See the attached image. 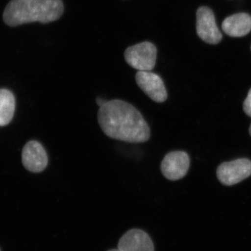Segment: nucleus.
Wrapping results in <instances>:
<instances>
[{"mask_svg":"<svg viewBox=\"0 0 251 251\" xmlns=\"http://www.w3.org/2000/svg\"><path fill=\"white\" fill-rule=\"evenodd\" d=\"M98 122L103 133L112 139L143 143L151 135L150 126L139 110L125 100H108L100 107Z\"/></svg>","mask_w":251,"mask_h":251,"instance_id":"1","label":"nucleus"},{"mask_svg":"<svg viewBox=\"0 0 251 251\" xmlns=\"http://www.w3.org/2000/svg\"><path fill=\"white\" fill-rule=\"evenodd\" d=\"M64 11L62 0H11L5 8L3 20L10 27L27 23L57 21Z\"/></svg>","mask_w":251,"mask_h":251,"instance_id":"2","label":"nucleus"},{"mask_svg":"<svg viewBox=\"0 0 251 251\" xmlns=\"http://www.w3.org/2000/svg\"><path fill=\"white\" fill-rule=\"evenodd\" d=\"M156 48L148 41L130 46L125 52L126 62L138 72H151L156 65Z\"/></svg>","mask_w":251,"mask_h":251,"instance_id":"3","label":"nucleus"},{"mask_svg":"<svg viewBox=\"0 0 251 251\" xmlns=\"http://www.w3.org/2000/svg\"><path fill=\"white\" fill-rule=\"evenodd\" d=\"M251 175V161L247 158H239L220 165L217 177L223 184L232 186L241 182Z\"/></svg>","mask_w":251,"mask_h":251,"instance_id":"4","label":"nucleus"},{"mask_svg":"<svg viewBox=\"0 0 251 251\" xmlns=\"http://www.w3.org/2000/svg\"><path fill=\"white\" fill-rule=\"evenodd\" d=\"M196 29L198 35L209 44H218L222 40V34L216 25L215 16L209 8L201 6L198 9Z\"/></svg>","mask_w":251,"mask_h":251,"instance_id":"5","label":"nucleus"},{"mask_svg":"<svg viewBox=\"0 0 251 251\" xmlns=\"http://www.w3.org/2000/svg\"><path fill=\"white\" fill-rule=\"evenodd\" d=\"M190 166L189 156L185 151H171L166 155L161 164L163 176L168 180L176 181L187 174Z\"/></svg>","mask_w":251,"mask_h":251,"instance_id":"6","label":"nucleus"},{"mask_svg":"<svg viewBox=\"0 0 251 251\" xmlns=\"http://www.w3.org/2000/svg\"><path fill=\"white\" fill-rule=\"evenodd\" d=\"M135 81L144 93L153 101L158 103L166 101L168 93L159 75L151 72H138L135 75Z\"/></svg>","mask_w":251,"mask_h":251,"instance_id":"7","label":"nucleus"},{"mask_svg":"<svg viewBox=\"0 0 251 251\" xmlns=\"http://www.w3.org/2000/svg\"><path fill=\"white\" fill-rule=\"evenodd\" d=\"M22 161L27 171L38 173L46 169L49 163V157L41 143L31 140L23 148Z\"/></svg>","mask_w":251,"mask_h":251,"instance_id":"8","label":"nucleus"},{"mask_svg":"<svg viewBox=\"0 0 251 251\" xmlns=\"http://www.w3.org/2000/svg\"><path fill=\"white\" fill-rule=\"evenodd\" d=\"M117 249L121 251H154L151 238L141 229H133L120 239Z\"/></svg>","mask_w":251,"mask_h":251,"instance_id":"9","label":"nucleus"},{"mask_svg":"<svg viewBox=\"0 0 251 251\" xmlns=\"http://www.w3.org/2000/svg\"><path fill=\"white\" fill-rule=\"evenodd\" d=\"M222 29L232 37H242L251 31V16L245 13L232 15L224 20Z\"/></svg>","mask_w":251,"mask_h":251,"instance_id":"10","label":"nucleus"},{"mask_svg":"<svg viewBox=\"0 0 251 251\" xmlns=\"http://www.w3.org/2000/svg\"><path fill=\"white\" fill-rule=\"evenodd\" d=\"M16 99L9 90H0V126L9 125L14 117Z\"/></svg>","mask_w":251,"mask_h":251,"instance_id":"11","label":"nucleus"},{"mask_svg":"<svg viewBox=\"0 0 251 251\" xmlns=\"http://www.w3.org/2000/svg\"><path fill=\"white\" fill-rule=\"evenodd\" d=\"M244 110L248 116L251 117V89L248 94L247 98L244 100Z\"/></svg>","mask_w":251,"mask_h":251,"instance_id":"12","label":"nucleus"},{"mask_svg":"<svg viewBox=\"0 0 251 251\" xmlns=\"http://www.w3.org/2000/svg\"><path fill=\"white\" fill-rule=\"evenodd\" d=\"M107 101H108V100L100 98V97H97V99H96V102H97V105H98L99 107H101L102 105H103Z\"/></svg>","mask_w":251,"mask_h":251,"instance_id":"13","label":"nucleus"},{"mask_svg":"<svg viewBox=\"0 0 251 251\" xmlns=\"http://www.w3.org/2000/svg\"><path fill=\"white\" fill-rule=\"evenodd\" d=\"M121 251L119 250V249H112V250H110V251Z\"/></svg>","mask_w":251,"mask_h":251,"instance_id":"14","label":"nucleus"},{"mask_svg":"<svg viewBox=\"0 0 251 251\" xmlns=\"http://www.w3.org/2000/svg\"><path fill=\"white\" fill-rule=\"evenodd\" d=\"M249 133H250V135H251V125L250 126V128H249Z\"/></svg>","mask_w":251,"mask_h":251,"instance_id":"15","label":"nucleus"}]
</instances>
